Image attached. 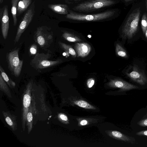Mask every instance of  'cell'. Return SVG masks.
I'll return each instance as SVG.
<instances>
[{"label": "cell", "mask_w": 147, "mask_h": 147, "mask_svg": "<svg viewBox=\"0 0 147 147\" xmlns=\"http://www.w3.org/2000/svg\"><path fill=\"white\" fill-rule=\"evenodd\" d=\"M69 12L66 16L67 19L73 21L84 22H96L109 19L114 16L115 12L114 10L88 14L76 13L69 9Z\"/></svg>", "instance_id": "obj_1"}, {"label": "cell", "mask_w": 147, "mask_h": 147, "mask_svg": "<svg viewBox=\"0 0 147 147\" xmlns=\"http://www.w3.org/2000/svg\"><path fill=\"white\" fill-rule=\"evenodd\" d=\"M140 14V9L137 8L128 17L122 30V35L124 38L130 39L135 35L138 29Z\"/></svg>", "instance_id": "obj_2"}, {"label": "cell", "mask_w": 147, "mask_h": 147, "mask_svg": "<svg viewBox=\"0 0 147 147\" xmlns=\"http://www.w3.org/2000/svg\"><path fill=\"white\" fill-rule=\"evenodd\" d=\"M115 3L113 0H89L78 4L73 9L80 12H88L110 7Z\"/></svg>", "instance_id": "obj_3"}, {"label": "cell", "mask_w": 147, "mask_h": 147, "mask_svg": "<svg viewBox=\"0 0 147 147\" xmlns=\"http://www.w3.org/2000/svg\"><path fill=\"white\" fill-rule=\"evenodd\" d=\"M51 55L48 52L46 54L37 53L31 60L30 65L36 70H40L55 66L61 62L60 59L51 60Z\"/></svg>", "instance_id": "obj_4"}, {"label": "cell", "mask_w": 147, "mask_h": 147, "mask_svg": "<svg viewBox=\"0 0 147 147\" xmlns=\"http://www.w3.org/2000/svg\"><path fill=\"white\" fill-rule=\"evenodd\" d=\"M53 33L51 28L47 26L37 28L34 35V41L41 48L46 49L53 42Z\"/></svg>", "instance_id": "obj_5"}, {"label": "cell", "mask_w": 147, "mask_h": 147, "mask_svg": "<svg viewBox=\"0 0 147 147\" xmlns=\"http://www.w3.org/2000/svg\"><path fill=\"white\" fill-rule=\"evenodd\" d=\"M19 48L13 50L7 55L8 67L12 74L16 77L20 75L23 64V60L20 59Z\"/></svg>", "instance_id": "obj_6"}, {"label": "cell", "mask_w": 147, "mask_h": 147, "mask_svg": "<svg viewBox=\"0 0 147 147\" xmlns=\"http://www.w3.org/2000/svg\"><path fill=\"white\" fill-rule=\"evenodd\" d=\"M34 13V7L29 9L23 18L22 21L18 26L17 32L14 41L15 43L17 42L24 31L31 22Z\"/></svg>", "instance_id": "obj_7"}, {"label": "cell", "mask_w": 147, "mask_h": 147, "mask_svg": "<svg viewBox=\"0 0 147 147\" xmlns=\"http://www.w3.org/2000/svg\"><path fill=\"white\" fill-rule=\"evenodd\" d=\"M127 76L132 80L141 85L147 83V78L142 70L136 66L133 67L132 70L126 73Z\"/></svg>", "instance_id": "obj_8"}, {"label": "cell", "mask_w": 147, "mask_h": 147, "mask_svg": "<svg viewBox=\"0 0 147 147\" xmlns=\"http://www.w3.org/2000/svg\"><path fill=\"white\" fill-rule=\"evenodd\" d=\"M0 17L2 35L4 39H6L7 36L9 27L7 5H5L0 9Z\"/></svg>", "instance_id": "obj_9"}, {"label": "cell", "mask_w": 147, "mask_h": 147, "mask_svg": "<svg viewBox=\"0 0 147 147\" xmlns=\"http://www.w3.org/2000/svg\"><path fill=\"white\" fill-rule=\"evenodd\" d=\"M32 88V84L30 82H29L27 86L26 92L23 98V109L22 117V126L23 129H24L25 124L26 120L28 108L30 103L31 98L30 96V92Z\"/></svg>", "instance_id": "obj_10"}, {"label": "cell", "mask_w": 147, "mask_h": 147, "mask_svg": "<svg viewBox=\"0 0 147 147\" xmlns=\"http://www.w3.org/2000/svg\"><path fill=\"white\" fill-rule=\"evenodd\" d=\"M108 85L112 88H119L122 91L129 90L138 88L136 86L120 79L111 80L108 83Z\"/></svg>", "instance_id": "obj_11"}, {"label": "cell", "mask_w": 147, "mask_h": 147, "mask_svg": "<svg viewBox=\"0 0 147 147\" xmlns=\"http://www.w3.org/2000/svg\"><path fill=\"white\" fill-rule=\"evenodd\" d=\"M107 133L111 137L119 140L132 144L136 143V140L134 138L124 134L118 131H107Z\"/></svg>", "instance_id": "obj_12"}, {"label": "cell", "mask_w": 147, "mask_h": 147, "mask_svg": "<svg viewBox=\"0 0 147 147\" xmlns=\"http://www.w3.org/2000/svg\"><path fill=\"white\" fill-rule=\"evenodd\" d=\"M74 47L78 57H83L86 56L91 49L90 45L87 43H77Z\"/></svg>", "instance_id": "obj_13"}, {"label": "cell", "mask_w": 147, "mask_h": 147, "mask_svg": "<svg viewBox=\"0 0 147 147\" xmlns=\"http://www.w3.org/2000/svg\"><path fill=\"white\" fill-rule=\"evenodd\" d=\"M48 6L53 11L59 14L67 15L69 13L68 7L65 4H50Z\"/></svg>", "instance_id": "obj_14"}, {"label": "cell", "mask_w": 147, "mask_h": 147, "mask_svg": "<svg viewBox=\"0 0 147 147\" xmlns=\"http://www.w3.org/2000/svg\"><path fill=\"white\" fill-rule=\"evenodd\" d=\"M32 0H20L17 8V16H19L31 4Z\"/></svg>", "instance_id": "obj_15"}, {"label": "cell", "mask_w": 147, "mask_h": 147, "mask_svg": "<svg viewBox=\"0 0 147 147\" xmlns=\"http://www.w3.org/2000/svg\"><path fill=\"white\" fill-rule=\"evenodd\" d=\"M58 43L60 47L65 51L68 56H69V54H70L73 57L76 56V51L70 46L59 41Z\"/></svg>", "instance_id": "obj_16"}, {"label": "cell", "mask_w": 147, "mask_h": 147, "mask_svg": "<svg viewBox=\"0 0 147 147\" xmlns=\"http://www.w3.org/2000/svg\"><path fill=\"white\" fill-rule=\"evenodd\" d=\"M20 0H11V13L13 20V25L16 26L17 23V8Z\"/></svg>", "instance_id": "obj_17"}, {"label": "cell", "mask_w": 147, "mask_h": 147, "mask_svg": "<svg viewBox=\"0 0 147 147\" xmlns=\"http://www.w3.org/2000/svg\"><path fill=\"white\" fill-rule=\"evenodd\" d=\"M74 103L77 106L85 109L95 110L96 108L86 101L82 100L75 101Z\"/></svg>", "instance_id": "obj_18"}, {"label": "cell", "mask_w": 147, "mask_h": 147, "mask_svg": "<svg viewBox=\"0 0 147 147\" xmlns=\"http://www.w3.org/2000/svg\"><path fill=\"white\" fill-rule=\"evenodd\" d=\"M62 36L65 39L70 42H78L81 40L77 36L67 32H64Z\"/></svg>", "instance_id": "obj_19"}, {"label": "cell", "mask_w": 147, "mask_h": 147, "mask_svg": "<svg viewBox=\"0 0 147 147\" xmlns=\"http://www.w3.org/2000/svg\"><path fill=\"white\" fill-rule=\"evenodd\" d=\"M0 74H1L4 80L9 86L14 87L16 85L15 83L8 77L1 66H0Z\"/></svg>", "instance_id": "obj_20"}, {"label": "cell", "mask_w": 147, "mask_h": 147, "mask_svg": "<svg viewBox=\"0 0 147 147\" xmlns=\"http://www.w3.org/2000/svg\"><path fill=\"white\" fill-rule=\"evenodd\" d=\"M4 115L7 123L9 125L11 126L12 129L14 130V129L16 126V123L14 119V117L11 116V115H8V114L6 113H4Z\"/></svg>", "instance_id": "obj_21"}, {"label": "cell", "mask_w": 147, "mask_h": 147, "mask_svg": "<svg viewBox=\"0 0 147 147\" xmlns=\"http://www.w3.org/2000/svg\"><path fill=\"white\" fill-rule=\"evenodd\" d=\"M116 53L119 56L124 58L128 57L126 51L123 47L119 44L116 45Z\"/></svg>", "instance_id": "obj_22"}, {"label": "cell", "mask_w": 147, "mask_h": 147, "mask_svg": "<svg viewBox=\"0 0 147 147\" xmlns=\"http://www.w3.org/2000/svg\"><path fill=\"white\" fill-rule=\"evenodd\" d=\"M141 26L143 33L144 34L147 29V16L146 13H144L142 17Z\"/></svg>", "instance_id": "obj_23"}, {"label": "cell", "mask_w": 147, "mask_h": 147, "mask_svg": "<svg viewBox=\"0 0 147 147\" xmlns=\"http://www.w3.org/2000/svg\"><path fill=\"white\" fill-rule=\"evenodd\" d=\"M32 113L29 112L27 115V119L28 121V131L30 132L32 128Z\"/></svg>", "instance_id": "obj_24"}, {"label": "cell", "mask_w": 147, "mask_h": 147, "mask_svg": "<svg viewBox=\"0 0 147 147\" xmlns=\"http://www.w3.org/2000/svg\"><path fill=\"white\" fill-rule=\"evenodd\" d=\"M1 74H0V86L1 89L8 92L9 89Z\"/></svg>", "instance_id": "obj_25"}, {"label": "cell", "mask_w": 147, "mask_h": 147, "mask_svg": "<svg viewBox=\"0 0 147 147\" xmlns=\"http://www.w3.org/2000/svg\"><path fill=\"white\" fill-rule=\"evenodd\" d=\"M37 46L35 44H32L30 46L29 51L30 54L32 55H34L36 54L37 52Z\"/></svg>", "instance_id": "obj_26"}, {"label": "cell", "mask_w": 147, "mask_h": 147, "mask_svg": "<svg viewBox=\"0 0 147 147\" xmlns=\"http://www.w3.org/2000/svg\"><path fill=\"white\" fill-rule=\"evenodd\" d=\"M137 123L138 125L142 127H147V118L139 121Z\"/></svg>", "instance_id": "obj_27"}, {"label": "cell", "mask_w": 147, "mask_h": 147, "mask_svg": "<svg viewBox=\"0 0 147 147\" xmlns=\"http://www.w3.org/2000/svg\"><path fill=\"white\" fill-rule=\"evenodd\" d=\"M94 83V80L93 78H90L89 79L87 82V85L88 88H91Z\"/></svg>", "instance_id": "obj_28"}, {"label": "cell", "mask_w": 147, "mask_h": 147, "mask_svg": "<svg viewBox=\"0 0 147 147\" xmlns=\"http://www.w3.org/2000/svg\"><path fill=\"white\" fill-rule=\"evenodd\" d=\"M138 136H143L147 137V130L141 131L136 133Z\"/></svg>", "instance_id": "obj_29"}, {"label": "cell", "mask_w": 147, "mask_h": 147, "mask_svg": "<svg viewBox=\"0 0 147 147\" xmlns=\"http://www.w3.org/2000/svg\"><path fill=\"white\" fill-rule=\"evenodd\" d=\"M59 118L63 121L67 122V123L68 121L67 117L64 114H60L59 115Z\"/></svg>", "instance_id": "obj_30"}, {"label": "cell", "mask_w": 147, "mask_h": 147, "mask_svg": "<svg viewBox=\"0 0 147 147\" xmlns=\"http://www.w3.org/2000/svg\"><path fill=\"white\" fill-rule=\"evenodd\" d=\"M88 124V121L86 119L82 120L80 123V125L81 126H84Z\"/></svg>", "instance_id": "obj_31"}, {"label": "cell", "mask_w": 147, "mask_h": 147, "mask_svg": "<svg viewBox=\"0 0 147 147\" xmlns=\"http://www.w3.org/2000/svg\"><path fill=\"white\" fill-rule=\"evenodd\" d=\"M145 35V36L146 38H147V29L146 30L144 34Z\"/></svg>", "instance_id": "obj_32"}, {"label": "cell", "mask_w": 147, "mask_h": 147, "mask_svg": "<svg viewBox=\"0 0 147 147\" xmlns=\"http://www.w3.org/2000/svg\"><path fill=\"white\" fill-rule=\"evenodd\" d=\"M146 9L147 10V0H146Z\"/></svg>", "instance_id": "obj_33"}, {"label": "cell", "mask_w": 147, "mask_h": 147, "mask_svg": "<svg viewBox=\"0 0 147 147\" xmlns=\"http://www.w3.org/2000/svg\"><path fill=\"white\" fill-rule=\"evenodd\" d=\"M4 0H0V3L1 4L2 3Z\"/></svg>", "instance_id": "obj_34"}, {"label": "cell", "mask_w": 147, "mask_h": 147, "mask_svg": "<svg viewBox=\"0 0 147 147\" xmlns=\"http://www.w3.org/2000/svg\"><path fill=\"white\" fill-rule=\"evenodd\" d=\"M125 2H128V1H131L132 0H124Z\"/></svg>", "instance_id": "obj_35"}, {"label": "cell", "mask_w": 147, "mask_h": 147, "mask_svg": "<svg viewBox=\"0 0 147 147\" xmlns=\"http://www.w3.org/2000/svg\"><path fill=\"white\" fill-rule=\"evenodd\" d=\"M63 55H64V56H65L66 55V53H63Z\"/></svg>", "instance_id": "obj_36"}, {"label": "cell", "mask_w": 147, "mask_h": 147, "mask_svg": "<svg viewBox=\"0 0 147 147\" xmlns=\"http://www.w3.org/2000/svg\"><path fill=\"white\" fill-rule=\"evenodd\" d=\"M88 37H89V38H91V36L90 35H89V36L88 35Z\"/></svg>", "instance_id": "obj_37"}, {"label": "cell", "mask_w": 147, "mask_h": 147, "mask_svg": "<svg viewBox=\"0 0 147 147\" xmlns=\"http://www.w3.org/2000/svg\"></svg>", "instance_id": "obj_38"}]
</instances>
